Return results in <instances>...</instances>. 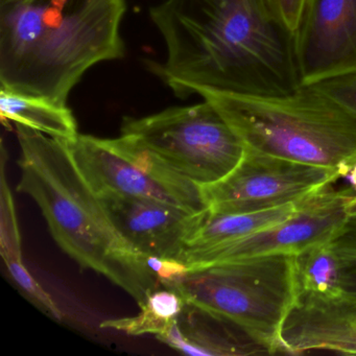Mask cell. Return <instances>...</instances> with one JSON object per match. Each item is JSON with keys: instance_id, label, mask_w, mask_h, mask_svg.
Segmentation results:
<instances>
[{"instance_id": "cell-1", "label": "cell", "mask_w": 356, "mask_h": 356, "mask_svg": "<svg viewBox=\"0 0 356 356\" xmlns=\"http://www.w3.org/2000/svg\"><path fill=\"white\" fill-rule=\"evenodd\" d=\"M149 16L168 54L152 70L179 97L285 95L301 86L295 36L270 0H164Z\"/></svg>"}, {"instance_id": "cell-2", "label": "cell", "mask_w": 356, "mask_h": 356, "mask_svg": "<svg viewBox=\"0 0 356 356\" xmlns=\"http://www.w3.org/2000/svg\"><path fill=\"white\" fill-rule=\"evenodd\" d=\"M126 0H0L1 89L67 106L89 68L120 59Z\"/></svg>"}, {"instance_id": "cell-3", "label": "cell", "mask_w": 356, "mask_h": 356, "mask_svg": "<svg viewBox=\"0 0 356 356\" xmlns=\"http://www.w3.org/2000/svg\"><path fill=\"white\" fill-rule=\"evenodd\" d=\"M15 124L22 149L17 191L36 202L56 243L83 270L103 275L143 306L161 286L147 257L116 230L67 145Z\"/></svg>"}, {"instance_id": "cell-4", "label": "cell", "mask_w": 356, "mask_h": 356, "mask_svg": "<svg viewBox=\"0 0 356 356\" xmlns=\"http://www.w3.org/2000/svg\"><path fill=\"white\" fill-rule=\"evenodd\" d=\"M197 95L220 112L245 149L343 176L356 164V116L314 85L285 95Z\"/></svg>"}, {"instance_id": "cell-5", "label": "cell", "mask_w": 356, "mask_h": 356, "mask_svg": "<svg viewBox=\"0 0 356 356\" xmlns=\"http://www.w3.org/2000/svg\"><path fill=\"white\" fill-rule=\"evenodd\" d=\"M296 254H272L189 272L170 289L224 316L280 353V330L298 298Z\"/></svg>"}, {"instance_id": "cell-6", "label": "cell", "mask_w": 356, "mask_h": 356, "mask_svg": "<svg viewBox=\"0 0 356 356\" xmlns=\"http://www.w3.org/2000/svg\"><path fill=\"white\" fill-rule=\"evenodd\" d=\"M122 135L138 139L200 186L222 180L245 152L243 141L205 99L143 118H124Z\"/></svg>"}, {"instance_id": "cell-7", "label": "cell", "mask_w": 356, "mask_h": 356, "mask_svg": "<svg viewBox=\"0 0 356 356\" xmlns=\"http://www.w3.org/2000/svg\"><path fill=\"white\" fill-rule=\"evenodd\" d=\"M356 193L350 187H325L298 203L293 216L257 232L202 249H186L179 260L188 272L216 264L272 254H298L329 243L349 220L348 205Z\"/></svg>"}, {"instance_id": "cell-8", "label": "cell", "mask_w": 356, "mask_h": 356, "mask_svg": "<svg viewBox=\"0 0 356 356\" xmlns=\"http://www.w3.org/2000/svg\"><path fill=\"white\" fill-rule=\"evenodd\" d=\"M335 168L300 163L245 149L236 168L201 186L208 211L247 213L298 203L343 178Z\"/></svg>"}, {"instance_id": "cell-9", "label": "cell", "mask_w": 356, "mask_h": 356, "mask_svg": "<svg viewBox=\"0 0 356 356\" xmlns=\"http://www.w3.org/2000/svg\"><path fill=\"white\" fill-rule=\"evenodd\" d=\"M301 85L356 72V0H305L295 34Z\"/></svg>"}, {"instance_id": "cell-10", "label": "cell", "mask_w": 356, "mask_h": 356, "mask_svg": "<svg viewBox=\"0 0 356 356\" xmlns=\"http://www.w3.org/2000/svg\"><path fill=\"white\" fill-rule=\"evenodd\" d=\"M97 195L118 233L145 257L179 259L201 214L156 200Z\"/></svg>"}, {"instance_id": "cell-11", "label": "cell", "mask_w": 356, "mask_h": 356, "mask_svg": "<svg viewBox=\"0 0 356 356\" xmlns=\"http://www.w3.org/2000/svg\"><path fill=\"white\" fill-rule=\"evenodd\" d=\"M356 354V298L299 295L280 330V353Z\"/></svg>"}, {"instance_id": "cell-12", "label": "cell", "mask_w": 356, "mask_h": 356, "mask_svg": "<svg viewBox=\"0 0 356 356\" xmlns=\"http://www.w3.org/2000/svg\"><path fill=\"white\" fill-rule=\"evenodd\" d=\"M65 143L76 168L95 193L110 191L184 208L165 187L112 149L105 138L79 134Z\"/></svg>"}, {"instance_id": "cell-13", "label": "cell", "mask_w": 356, "mask_h": 356, "mask_svg": "<svg viewBox=\"0 0 356 356\" xmlns=\"http://www.w3.org/2000/svg\"><path fill=\"white\" fill-rule=\"evenodd\" d=\"M157 339L189 355L247 356L272 354L264 343L232 321L185 302L182 312Z\"/></svg>"}, {"instance_id": "cell-14", "label": "cell", "mask_w": 356, "mask_h": 356, "mask_svg": "<svg viewBox=\"0 0 356 356\" xmlns=\"http://www.w3.org/2000/svg\"><path fill=\"white\" fill-rule=\"evenodd\" d=\"M298 203L247 213H212L204 210L187 239L185 250L228 243L274 226L293 216Z\"/></svg>"}, {"instance_id": "cell-15", "label": "cell", "mask_w": 356, "mask_h": 356, "mask_svg": "<svg viewBox=\"0 0 356 356\" xmlns=\"http://www.w3.org/2000/svg\"><path fill=\"white\" fill-rule=\"evenodd\" d=\"M3 120L24 124L51 138L68 143L78 136V124L68 106L34 95L0 89Z\"/></svg>"}, {"instance_id": "cell-16", "label": "cell", "mask_w": 356, "mask_h": 356, "mask_svg": "<svg viewBox=\"0 0 356 356\" xmlns=\"http://www.w3.org/2000/svg\"><path fill=\"white\" fill-rule=\"evenodd\" d=\"M295 266L298 296L354 297L347 270L329 243L296 254Z\"/></svg>"}, {"instance_id": "cell-17", "label": "cell", "mask_w": 356, "mask_h": 356, "mask_svg": "<svg viewBox=\"0 0 356 356\" xmlns=\"http://www.w3.org/2000/svg\"><path fill=\"white\" fill-rule=\"evenodd\" d=\"M184 306V299L178 291L166 287L158 289L147 297L137 316L104 321L101 328L115 329L129 335L158 337L170 328Z\"/></svg>"}, {"instance_id": "cell-18", "label": "cell", "mask_w": 356, "mask_h": 356, "mask_svg": "<svg viewBox=\"0 0 356 356\" xmlns=\"http://www.w3.org/2000/svg\"><path fill=\"white\" fill-rule=\"evenodd\" d=\"M7 159L5 147L1 149V195H0V254L3 259L6 258H19L22 259V237L18 227L17 214L13 195L10 191L6 178L5 164Z\"/></svg>"}, {"instance_id": "cell-19", "label": "cell", "mask_w": 356, "mask_h": 356, "mask_svg": "<svg viewBox=\"0 0 356 356\" xmlns=\"http://www.w3.org/2000/svg\"><path fill=\"white\" fill-rule=\"evenodd\" d=\"M3 262L12 280L15 282L26 299L30 300L34 305L40 308L51 318L59 321L63 318V314L59 306L29 272L28 268L24 266V260L19 258H6Z\"/></svg>"}, {"instance_id": "cell-20", "label": "cell", "mask_w": 356, "mask_h": 356, "mask_svg": "<svg viewBox=\"0 0 356 356\" xmlns=\"http://www.w3.org/2000/svg\"><path fill=\"white\" fill-rule=\"evenodd\" d=\"M347 270L352 291L356 297V218H349L345 226L329 241Z\"/></svg>"}, {"instance_id": "cell-21", "label": "cell", "mask_w": 356, "mask_h": 356, "mask_svg": "<svg viewBox=\"0 0 356 356\" xmlns=\"http://www.w3.org/2000/svg\"><path fill=\"white\" fill-rule=\"evenodd\" d=\"M356 116V72L312 84Z\"/></svg>"}, {"instance_id": "cell-22", "label": "cell", "mask_w": 356, "mask_h": 356, "mask_svg": "<svg viewBox=\"0 0 356 356\" xmlns=\"http://www.w3.org/2000/svg\"><path fill=\"white\" fill-rule=\"evenodd\" d=\"M147 266L157 276L161 286L172 289L181 278L188 274L184 262L175 258H159L149 256Z\"/></svg>"}, {"instance_id": "cell-23", "label": "cell", "mask_w": 356, "mask_h": 356, "mask_svg": "<svg viewBox=\"0 0 356 356\" xmlns=\"http://www.w3.org/2000/svg\"><path fill=\"white\" fill-rule=\"evenodd\" d=\"M282 24L295 34L301 19L305 0H270Z\"/></svg>"}, {"instance_id": "cell-24", "label": "cell", "mask_w": 356, "mask_h": 356, "mask_svg": "<svg viewBox=\"0 0 356 356\" xmlns=\"http://www.w3.org/2000/svg\"><path fill=\"white\" fill-rule=\"evenodd\" d=\"M350 183V188L356 193V164L350 168L349 172L343 176Z\"/></svg>"}, {"instance_id": "cell-25", "label": "cell", "mask_w": 356, "mask_h": 356, "mask_svg": "<svg viewBox=\"0 0 356 356\" xmlns=\"http://www.w3.org/2000/svg\"><path fill=\"white\" fill-rule=\"evenodd\" d=\"M348 214L349 218H356V195L348 205Z\"/></svg>"}]
</instances>
